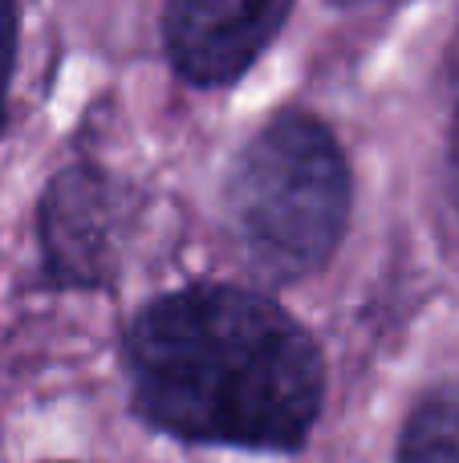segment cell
<instances>
[{
  "label": "cell",
  "instance_id": "obj_3",
  "mask_svg": "<svg viewBox=\"0 0 459 463\" xmlns=\"http://www.w3.org/2000/svg\"><path fill=\"white\" fill-rule=\"evenodd\" d=\"M135 224V192L102 163H70L37 203L41 272L53 288H110Z\"/></svg>",
  "mask_w": 459,
  "mask_h": 463
},
{
  "label": "cell",
  "instance_id": "obj_5",
  "mask_svg": "<svg viewBox=\"0 0 459 463\" xmlns=\"http://www.w3.org/2000/svg\"><path fill=\"white\" fill-rule=\"evenodd\" d=\"M395 463H459V394L431 391L398 431Z\"/></svg>",
  "mask_w": 459,
  "mask_h": 463
},
{
  "label": "cell",
  "instance_id": "obj_1",
  "mask_svg": "<svg viewBox=\"0 0 459 463\" xmlns=\"http://www.w3.org/2000/svg\"><path fill=\"white\" fill-rule=\"evenodd\" d=\"M130 407L179 443L305 448L325 402L314 334L257 288L195 280L146 301L122 334Z\"/></svg>",
  "mask_w": 459,
  "mask_h": 463
},
{
  "label": "cell",
  "instance_id": "obj_4",
  "mask_svg": "<svg viewBox=\"0 0 459 463\" xmlns=\"http://www.w3.org/2000/svg\"><path fill=\"white\" fill-rule=\"evenodd\" d=\"M289 13L285 0H175L163 8V49L187 86L220 90L257 65Z\"/></svg>",
  "mask_w": 459,
  "mask_h": 463
},
{
  "label": "cell",
  "instance_id": "obj_7",
  "mask_svg": "<svg viewBox=\"0 0 459 463\" xmlns=\"http://www.w3.org/2000/svg\"><path fill=\"white\" fill-rule=\"evenodd\" d=\"M447 187H452V200L459 203V98L452 110V135H447Z\"/></svg>",
  "mask_w": 459,
  "mask_h": 463
},
{
  "label": "cell",
  "instance_id": "obj_2",
  "mask_svg": "<svg viewBox=\"0 0 459 463\" xmlns=\"http://www.w3.org/2000/svg\"><path fill=\"white\" fill-rule=\"evenodd\" d=\"M354 208L346 151L317 114L285 106L240 146L224 184L228 232L268 285L305 280L338 252Z\"/></svg>",
  "mask_w": 459,
  "mask_h": 463
},
{
  "label": "cell",
  "instance_id": "obj_6",
  "mask_svg": "<svg viewBox=\"0 0 459 463\" xmlns=\"http://www.w3.org/2000/svg\"><path fill=\"white\" fill-rule=\"evenodd\" d=\"M16 16L13 5H0V130H5V102H8V81H13V61H16Z\"/></svg>",
  "mask_w": 459,
  "mask_h": 463
}]
</instances>
